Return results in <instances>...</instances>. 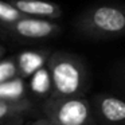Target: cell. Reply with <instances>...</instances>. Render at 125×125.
I'll return each mask as SVG.
<instances>
[{
    "label": "cell",
    "mask_w": 125,
    "mask_h": 125,
    "mask_svg": "<svg viewBox=\"0 0 125 125\" xmlns=\"http://www.w3.org/2000/svg\"><path fill=\"white\" fill-rule=\"evenodd\" d=\"M46 67L51 79V97H82L87 83V71L78 57L65 51L52 52Z\"/></svg>",
    "instance_id": "1"
},
{
    "label": "cell",
    "mask_w": 125,
    "mask_h": 125,
    "mask_svg": "<svg viewBox=\"0 0 125 125\" xmlns=\"http://www.w3.org/2000/svg\"><path fill=\"white\" fill-rule=\"evenodd\" d=\"M77 32L86 38L109 39L125 34V7L97 4L86 8L74 22Z\"/></svg>",
    "instance_id": "2"
},
{
    "label": "cell",
    "mask_w": 125,
    "mask_h": 125,
    "mask_svg": "<svg viewBox=\"0 0 125 125\" xmlns=\"http://www.w3.org/2000/svg\"><path fill=\"white\" fill-rule=\"evenodd\" d=\"M51 125H87L93 122L92 109L83 97H50L43 105Z\"/></svg>",
    "instance_id": "3"
},
{
    "label": "cell",
    "mask_w": 125,
    "mask_h": 125,
    "mask_svg": "<svg viewBox=\"0 0 125 125\" xmlns=\"http://www.w3.org/2000/svg\"><path fill=\"white\" fill-rule=\"evenodd\" d=\"M10 35L27 41H39L55 36L61 32V26L52 20L24 16L18 22L3 28Z\"/></svg>",
    "instance_id": "4"
},
{
    "label": "cell",
    "mask_w": 125,
    "mask_h": 125,
    "mask_svg": "<svg viewBox=\"0 0 125 125\" xmlns=\"http://www.w3.org/2000/svg\"><path fill=\"white\" fill-rule=\"evenodd\" d=\"M22 15L28 18L54 20L62 18L61 6L47 0H8Z\"/></svg>",
    "instance_id": "5"
},
{
    "label": "cell",
    "mask_w": 125,
    "mask_h": 125,
    "mask_svg": "<svg viewBox=\"0 0 125 125\" xmlns=\"http://www.w3.org/2000/svg\"><path fill=\"white\" fill-rule=\"evenodd\" d=\"M49 57L50 52L46 50H28L20 52L15 59L18 66V75L20 78L31 77L35 71L44 67Z\"/></svg>",
    "instance_id": "6"
},
{
    "label": "cell",
    "mask_w": 125,
    "mask_h": 125,
    "mask_svg": "<svg viewBox=\"0 0 125 125\" xmlns=\"http://www.w3.org/2000/svg\"><path fill=\"white\" fill-rule=\"evenodd\" d=\"M32 110L30 100L19 102L0 101V125H22L24 117Z\"/></svg>",
    "instance_id": "7"
},
{
    "label": "cell",
    "mask_w": 125,
    "mask_h": 125,
    "mask_svg": "<svg viewBox=\"0 0 125 125\" xmlns=\"http://www.w3.org/2000/svg\"><path fill=\"white\" fill-rule=\"evenodd\" d=\"M97 108L106 121L125 122V101L112 95H102L97 100Z\"/></svg>",
    "instance_id": "8"
},
{
    "label": "cell",
    "mask_w": 125,
    "mask_h": 125,
    "mask_svg": "<svg viewBox=\"0 0 125 125\" xmlns=\"http://www.w3.org/2000/svg\"><path fill=\"white\" fill-rule=\"evenodd\" d=\"M24 100L27 98H26V85L23 78L16 77L14 79L0 83V101L19 102Z\"/></svg>",
    "instance_id": "9"
},
{
    "label": "cell",
    "mask_w": 125,
    "mask_h": 125,
    "mask_svg": "<svg viewBox=\"0 0 125 125\" xmlns=\"http://www.w3.org/2000/svg\"><path fill=\"white\" fill-rule=\"evenodd\" d=\"M30 86L32 89V92L39 95H44L51 92V79H50V74L47 67L39 69L38 71H35L31 75Z\"/></svg>",
    "instance_id": "10"
},
{
    "label": "cell",
    "mask_w": 125,
    "mask_h": 125,
    "mask_svg": "<svg viewBox=\"0 0 125 125\" xmlns=\"http://www.w3.org/2000/svg\"><path fill=\"white\" fill-rule=\"evenodd\" d=\"M22 18H24V15L20 14L10 1L0 0V28L1 30L6 28L7 26L18 22Z\"/></svg>",
    "instance_id": "11"
},
{
    "label": "cell",
    "mask_w": 125,
    "mask_h": 125,
    "mask_svg": "<svg viewBox=\"0 0 125 125\" xmlns=\"http://www.w3.org/2000/svg\"><path fill=\"white\" fill-rule=\"evenodd\" d=\"M16 77L19 75H18V66L15 58H7L0 61V83L14 79Z\"/></svg>",
    "instance_id": "12"
},
{
    "label": "cell",
    "mask_w": 125,
    "mask_h": 125,
    "mask_svg": "<svg viewBox=\"0 0 125 125\" xmlns=\"http://www.w3.org/2000/svg\"><path fill=\"white\" fill-rule=\"evenodd\" d=\"M30 125H51V122H50L46 117H43V118H39V120H36V121H34L32 124H30Z\"/></svg>",
    "instance_id": "13"
},
{
    "label": "cell",
    "mask_w": 125,
    "mask_h": 125,
    "mask_svg": "<svg viewBox=\"0 0 125 125\" xmlns=\"http://www.w3.org/2000/svg\"><path fill=\"white\" fill-rule=\"evenodd\" d=\"M4 52H6V47L0 44V58H1V57L4 55Z\"/></svg>",
    "instance_id": "14"
},
{
    "label": "cell",
    "mask_w": 125,
    "mask_h": 125,
    "mask_svg": "<svg viewBox=\"0 0 125 125\" xmlns=\"http://www.w3.org/2000/svg\"><path fill=\"white\" fill-rule=\"evenodd\" d=\"M87 125H94V122H90V124H87Z\"/></svg>",
    "instance_id": "15"
}]
</instances>
